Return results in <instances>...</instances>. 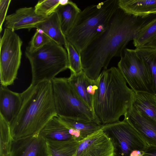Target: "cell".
Segmentation results:
<instances>
[{
	"mask_svg": "<svg viewBox=\"0 0 156 156\" xmlns=\"http://www.w3.org/2000/svg\"><path fill=\"white\" fill-rule=\"evenodd\" d=\"M146 18L129 14L118 8L105 31L80 53L82 71L89 79L98 78L112 58L121 57Z\"/></svg>",
	"mask_w": 156,
	"mask_h": 156,
	"instance_id": "1",
	"label": "cell"
},
{
	"mask_svg": "<svg viewBox=\"0 0 156 156\" xmlns=\"http://www.w3.org/2000/svg\"><path fill=\"white\" fill-rule=\"evenodd\" d=\"M21 94V107L9 124L13 140L39 134L49 121L57 116L51 81L31 84Z\"/></svg>",
	"mask_w": 156,
	"mask_h": 156,
	"instance_id": "2",
	"label": "cell"
},
{
	"mask_svg": "<svg viewBox=\"0 0 156 156\" xmlns=\"http://www.w3.org/2000/svg\"><path fill=\"white\" fill-rule=\"evenodd\" d=\"M97 80L93 108L96 119L102 125L119 121L132 106L135 92L118 67L103 70Z\"/></svg>",
	"mask_w": 156,
	"mask_h": 156,
	"instance_id": "3",
	"label": "cell"
},
{
	"mask_svg": "<svg viewBox=\"0 0 156 156\" xmlns=\"http://www.w3.org/2000/svg\"><path fill=\"white\" fill-rule=\"evenodd\" d=\"M118 0H108L88 6L78 14L66 36L80 54L107 28L119 8Z\"/></svg>",
	"mask_w": 156,
	"mask_h": 156,
	"instance_id": "4",
	"label": "cell"
},
{
	"mask_svg": "<svg viewBox=\"0 0 156 156\" xmlns=\"http://www.w3.org/2000/svg\"><path fill=\"white\" fill-rule=\"evenodd\" d=\"M30 65L31 84L51 81L59 73L68 69L66 49L52 40L33 52L25 50Z\"/></svg>",
	"mask_w": 156,
	"mask_h": 156,
	"instance_id": "5",
	"label": "cell"
},
{
	"mask_svg": "<svg viewBox=\"0 0 156 156\" xmlns=\"http://www.w3.org/2000/svg\"><path fill=\"white\" fill-rule=\"evenodd\" d=\"M51 83L54 101L58 116L98 122L93 111L74 91L68 78L55 77Z\"/></svg>",
	"mask_w": 156,
	"mask_h": 156,
	"instance_id": "6",
	"label": "cell"
},
{
	"mask_svg": "<svg viewBox=\"0 0 156 156\" xmlns=\"http://www.w3.org/2000/svg\"><path fill=\"white\" fill-rule=\"evenodd\" d=\"M101 129L112 142L114 156H142L148 146L124 120L103 125Z\"/></svg>",
	"mask_w": 156,
	"mask_h": 156,
	"instance_id": "7",
	"label": "cell"
},
{
	"mask_svg": "<svg viewBox=\"0 0 156 156\" xmlns=\"http://www.w3.org/2000/svg\"><path fill=\"white\" fill-rule=\"evenodd\" d=\"M22 44V40L14 31L5 28L0 38L1 85H12L16 79L21 62Z\"/></svg>",
	"mask_w": 156,
	"mask_h": 156,
	"instance_id": "8",
	"label": "cell"
},
{
	"mask_svg": "<svg viewBox=\"0 0 156 156\" xmlns=\"http://www.w3.org/2000/svg\"><path fill=\"white\" fill-rule=\"evenodd\" d=\"M120 57L118 68L130 88L135 92L154 94L147 66L135 49L126 48Z\"/></svg>",
	"mask_w": 156,
	"mask_h": 156,
	"instance_id": "9",
	"label": "cell"
},
{
	"mask_svg": "<svg viewBox=\"0 0 156 156\" xmlns=\"http://www.w3.org/2000/svg\"><path fill=\"white\" fill-rule=\"evenodd\" d=\"M76 156H114V148L101 128L79 142Z\"/></svg>",
	"mask_w": 156,
	"mask_h": 156,
	"instance_id": "10",
	"label": "cell"
},
{
	"mask_svg": "<svg viewBox=\"0 0 156 156\" xmlns=\"http://www.w3.org/2000/svg\"><path fill=\"white\" fill-rule=\"evenodd\" d=\"M127 122L148 145L156 146V122L133 106L124 115Z\"/></svg>",
	"mask_w": 156,
	"mask_h": 156,
	"instance_id": "11",
	"label": "cell"
},
{
	"mask_svg": "<svg viewBox=\"0 0 156 156\" xmlns=\"http://www.w3.org/2000/svg\"><path fill=\"white\" fill-rule=\"evenodd\" d=\"M11 156H50L46 141L39 134L12 140Z\"/></svg>",
	"mask_w": 156,
	"mask_h": 156,
	"instance_id": "12",
	"label": "cell"
},
{
	"mask_svg": "<svg viewBox=\"0 0 156 156\" xmlns=\"http://www.w3.org/2000/svg\"><path fill=\"white\" fill-rule=\"evenodd\" d=\"M47 17L37 15L34 7H23L6 16L4 26L13 31L21 29L29 30L44 20Z\"/></svg>",
	"mask_w": 156,
	"mask_h": 156,
	"instance_id": "13",
	"label": "cell"
},
{
	"mask_svg": "<svg viewBox=\"0 0 156 156\" xmlns=\"http://www.w3.org/2000/svg\"><path fill=\"white\" fill-rule=\"evenodd\" d=\"M68 80L77 95L93 111L94 96L98 87L97 80L90 79L82 71L77 74L71 73Z\"/></svg>",
	"mask_w": 156,
	"mask_h": 156,
	"instance_id": "14",
	"label": "cell"
},
{
	"mask_svg": "<svg viewBox=\"0 0 156 156\" xmlns=\"http://www.w3.org/2000/svg\"><path fill=\"white\" fill-rule=\"evenodd\" d=\"M22 102L21 93L13 91L1 85L0 115L9 124L15 117Z\"/></svg>",
	"mask_w": 156,
	"mask_h": 156,
	"instance_id": "15",
	"label": "cell"
},
{
	"mask_svg": "<svg viewBox=\"0 0 156 156\" xmlns=\"http://www.w3.org/2000/svg\"><path fill=\"white\" fill-rule=\"evenodd\" d=\"M47 142H60L75 140L70 134L69 128L58 116L52 118L39 134Z\"/></svg>",
	"mask_w": 156,
	"mask_h": 156,
	"instance_id": "16",
	"label": "cell"
},
{
	"mask_svg": "<svg viewBox=\"0 0 156 156\" xmlns=\"http://www.w3.org/2000/svg\"><path fill=\"white\" fill-rule=\"evenodd\" d=\"M136 48L156 49V14L147 16L133 40Z\"/></svg>",
	"mask_w": 156,
	"mask_h": 156,
	"instance_id": "17",
	"label": "cell"
},
{
	"mask_svg": "<svg viewBox=\"0 0 156 156\" xmlns=\"http://www.w3.org/2000/svg\"><path fill=\"white\" fill-rule=\"evenodd\" d=\"M119 8L129 14L146 17L156 14V0H118Z\"/></svg>",
	"mask_w": 156,
	"mask_h": 156,
	"instance_id": "18",
	"label": "cell"
},
{
	"mask_svg": "<svg viewBox=\"0 0 156 156\" xmlns=\"http://www.w3.org/2000/svg\"><path fill=\"white\" fill-rule=\"evenodd\" d=\"M34 28L42 30L58 44L66 47L67 41L62 31L59 19L55 12L37 24Z\"/></svg>",
	"mask_w": 156,
	"mask_h": 156,
	"instance_id": "19",
	"label": "cell"
},
{
	"mask_svg": "<svg viewBox=\"0 0 156 156\" xmlns=\"http://www.w3.org/2000/svg\"><path fill=\"white\" fill-rule=\"evenodd\" d=\"M81 11L77 5L70 0H68L65 3H61L56 9L55 12L59 19L62 31L65 37L71 29Z\"/></svg>",
	"mask_w": 156,
	"mask_h": 156,
	"instance_id": "20",
	"label": "cell"
},
{
	"mask_svg": "<svg viewBox=\"0 0 156 156\" xmlns=\"http://www.w3.org/2000/svg\"><path fill=\"white\" fill-rule=\"evenodd\" d=\"M132 106L156 122V98L154 94L144 92H135Z\"/></svg>",
	"mask_w": 156,
	"mask_h": 156,
	"instance_id": "21",
	"label": "cell"
},
{
	"mask_svg": "<svg viewBox=\"0 0 156 156\" xmlns=\"http://www.w3.org/2000/svg\"><path fill=\"white\" fill-rule=\"evenodd\" d=\"M58 117L68 127L79 132L83 140L101 129L103 126L95 121Z\"/></svg>",
	"mask_w": 156,
	"mask_h": 156,
	"instance_id": "22",
	"label": "cell"
},
{
	"mask_svg": "<svg viewBox=\"0 0 156 156\" xmlns=\"http://www.w3.org/2000/svg\"><path fill=\"white\" fill-rule=\"evenodd\" d=\"M47 142L50 156H76L79 142L76 140Z\"/></svg>",
	"mask_w": 156,
	"mask_h": 156,
	"instance_id": "23",
	"label": "cell"
},
{
	"mask_svg": "<svg viewBox=\"0 0 156 156\" xmlns=\"http://www.w3.org/2000/svg\"><path fill=\"white\" fill-rule=\"evenodd\" d=\"M147 64L151 77L152 89L156 94V49L149 48H136Z\"/></svg>",
	"mask_w": 156,
	"mask_h": 156,
	"instance_id": "24",
	"label": "cell"
},
{
	"mask_svg": "<svg viewBox=\"0 0 156 156\" xmlns=\"http://www.w3.org/2000/svg\"><path fill=\"white\" fill-rule=\"evenodd\" d=\"M0 156H11L12 141L9 123L0 115Z\"/></svg>",
	"mask_w": 156,
	"mask_h": 156,
	"instance_id": "25",
	"label": "cell"
},
{
	"mask_svg": "<svg viewBox=\"0 0 156 156\" xmlns=\"http://www.w3.org/2000/svg\"><path fill=\"white\" fill-rule=\"evenodd\" d=\"M65 48L68 54V69L71 72L77 74L82 71V68L80 55L73 45L68 41Z\"/></svg>",
	"mask_w": 156,
	"mask_h": 156,
	"instance_id": "26",
	"label": "cell"
},
{
	"mask_svg": "<svg viewBox=\"0 0 156 156\" xmlns=\"http://www.w3.org/2000/svg\"><path fill=\"white\" fill-rule=\"evenodd\" d=\"M61 3V0H44L39 1L34 7L36 13L38 15L47 17L55 12Z\"/></svg>",
	"mask_w": 156,
	"mask_h": 156,
	"instance_id": "27",
	"label": "cell"
},
{
	"mask_svg": "<svg viewBox=\"0 0 156 156\" xmlns=\"http://www.w3.org/2000/svg\"><path fill=\"white\" fill-rule=\"evenodd\" d=\"M51 40L42 30L37 29L26 50L34 52L48 43Z\"/></svg>",
	"mask_w": 156,
	"mask_h": 156,
	"instance_id": "28",
	"label": "cell"
},
{
	"mask_svg": "<svg viewBox=\"0 0 156 156\" xmlns=\"http://www.w3.org/2000/svg\"><path fill=\"white\" fill-rule=\"evenodd\" d=\"M11 0H0V32L2 30V25L5 21L7 10Z\"/></svg>",
	"mask_w": 156,
	"mask_h": 156,
	"instance_id": "29",
	"label": "cell"
},
{
	"mask_svg": "<svg viewBox=\"0 0 156 156\" xmlns=\"http://www.w3.org/2000/svg\"><path fill=\"white\" fill-rule=\"evenodd\" d=\"M142 156H156V146L148 145Z\"/></svg>",
	"mask_w": 156,
	"mask_h": 156,
	"instance_id": "30",
	"label": "cell"
},
{
	"mask_svg": "<svg viewBox=\"0 0 156 156\" xmlns=\"http://www.w3.org/2000/svg\"><path fill=\"white\" fill-rule=\"evenodd\" d=\"M155 96L156 98V94H155Z\"/></svg>",
	"mask_w": 156,
	"mask_h": 156,
	"instance_id": "31",
	"label": "cell"
}]
</instances>
